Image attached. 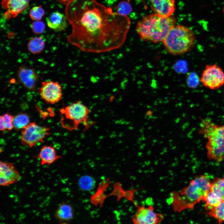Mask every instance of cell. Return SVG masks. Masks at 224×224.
I'll return each instance as SVG.
<instances>
[{
  "instance_id": "6da1fadb",
  "label": "cell",
  "mask_w": 224,
  "mask_h": 224,
  "mask_svg": "<svg viewBox=\"0 0 224 224\" xmlns=\"http://www.w3.org/2000/svg\"><path fill=\"white\" fill-rule=\"evenodd\" d=\"M66 17L72 26L68 40L82 51L101 53L123 44L130 21L96 0H70Z\"/></svg>"
},
{
  "instance_id": "7a4b0ae2",
  "label": "cell",
  "mask_w": 224,
  "mask_h": 224,
  "mask_svg": "<svg viewBox=\"0 0 224 224\" xmlns=\"http://www.w3.org/2000/svg\"><path fill=\"white\" fill-rule=\"evenodd\" d=\"M211 182L206 175L195 177L186 186L179 191L171 192L167 202L175 212L192 209L203 200L210 190Z\"/></svg>"
},
{
  "instance_id": "3957f363",
  "label": "cell",
  "mask_w": 224,
  "mask_h": 224,
  "mask_svg": "<svg viewBox=\"0 0 224 224\" xmlns=\"http://www.w3.org/2000/svg\"><path fill=\"white\" fill-rule=\"evenodd\" d=\"M175 22L172 16L164 17L154 13L145 16L138 21L136 30L144 40L155 43L163 42Z\"/></svg>"
},
{
  "instance_id": "277c9868",
  "label": "cell",
  "mask_w": 224,
  "mask_h": 224,
  "mask_svg": "<svg viewBox=\"0 0 224 224\" xmlns=\"http://www.w3.org/2000/svg\"><path fill=\"white\" fill-rule=\"evenodd\" d=\"M199 132L208 139L207 156L218 162L224 160V125H218L209 119H201Z\"/></svg>"
},
{
  "instance_id": "5b68a950",
  "label": "cell",
  "mask_w": 224,
  "mask_h": 224,
  "mask_svg": "<svg viewBox=\"0 0 224 224\" xmlns=\"http://www.w3.org/2000/svg\"><path fill=\"white\" fill-rule=\"evenodd\" d=\"M195 37L194 33L187 26H174L163 41L165 48L169 54L177 55L185 54L194 47Z\"/></svg>"
},
{
  "instance_id": "8992f818",
  "label": "cell",
  "mask_w": 224,
  "mask_h": 224,
  "mask_svg": "<svg viewBox=\"0 0 224 224\" xmlns=\"http://www.w3.org/2000/svg\"><path fill=\"white\" fill-rule=\"evenodd\" d=\"M62 127L69 131L77 130L81 124L85 128L88 127V108L78 101L62 108L60 110Z\"/></svg>"
},
{
  "instance_id": "52a82bcc",
  "label": "cell",
  "mask_w": 224,
  "mask_h": 224,
  "mask_svg": "<svg viewBox=\"0 0 224 224\" xmlns=\"http://www.w3.org/2000/svg\"><path fill=\"white\" fill-rule=\"evenodd\" d=\"M49 128L38 125L35 122L29 123L22 130L21 141L24 146L32 147L39 142L43 143L51 133Z\"/></svg>"
},
{
  "instance_id": "ba28073f",
  "label": "cell",
  "mask_w": 224,
  "mask_h": 224,
  "mask_svg": "<svg viewBox=\"0 0 224 224\" xmlns=\"http://www.w3.org/2000/svg\"><path fill=\"white\" fill-rule=\"evenodd\" d=\"M200 81L207 88L217 90L224 84V72L217 64H207L202 72Z\"/></svg>"
},
{
  "instance_id": "9c48e42d",
  "label": "cell",
  "mask_w": 224,
  "mask_h": 224,
  "mask_svg": "<svg viewBox=\"0 0 224 224\" xmlns=\"http://www.w3.org/2000/svg\"><path fill=\"white\" fill-rule=\"evenodd\" d=\"M136 211L132 216V222L134 224H158L164 218L163 215L156 212L152 205L146 207L136 204Z\"/></svg>"
},
{
  "instance_id": "30bf717a",
  "label": "cell",
  "mask_w": 224,
  "mask_h": 224,
  "mask_svg": "<svg viewBox=\"0 0 224 224\" xmlns=\"http://www.w3.org/2000/svg\"><path fill=\"white\" fill-rule=\"evenodd\" d=\"M39 91L41 97L47 104L56 103L62 99V87L58 82L50 80L43 81Z\"/></svg>"
},
{
  "instance_id": "8fae6325",
  "label": "cell",
  "mask_w": 224,
  "mask_h": 224,
  "mask_svg": "<svg viewBox=\"0 0 224 224\" xmlns=\"http://www.w3.org/2000/svg\"><path fill=\"white\" fill-rule=\"evenodd\" d=\"M18 80L28 90H35L39 80V75L33 68L26 66H21L17 72Z\"/></svg>"
},
{
  "instance_id": "7c38bea8",
  "label": "cell",
  "mask_w": 224,
  "mask_h": 224,
  "mask_svg": "<svg viewBox=\"0 0 224 224\" xmlns=\"http://www.w3.org/2000/svg\"><path fill=\"white\" fill-rule=\"evenodd\" d=\"M30 0H3L2 7L6 9L4 14L6 19L14 18L22 12L29 6Z\"/></svg>"
},
{
  "instance_id": "4fadbf2b",
  "label": "cell",
  "mask_w": 224,
  "mask_h": 224,
  "mask_svg": "<svg viewBox=\"0 0 224 224\" xmlns=\"http://www.w3.org/2000/svg\"><path fill=\"white\" fill-rule=\"evenodd\" d=\"M151 7L155 12L161 16H172L175 10V0H150Z\"/></svg>"
},
{
  "instance_id": "5bb4252c",
  "label": "cell",
  "mask_w": 224,
  "mask_h": 224,
  "mask_svg": "<svg viewBox=\"0 0 224 224\" xmlns=\"http://www.w3.org/2000/svg\"><path fill=\"white\" fill-rule=\"evenodd\" d=\"M34 157L40 159L42 165L48 166L62 158L61 156L57 155L55 147L51 145L43 146L38 155Z\"/></svg>"
},
{
  "instance_id": "9a60e30c",
  "label": "cell",
  "mask_w": 224,
  "mask_h": 224,
  "mask_svg": "<svg viewBox=\"0 0 224 224\" xmlns=\"http://www.w3.org/2000/svg\"><path fill=\"white\" fill-rule=\"evenodd\" d=\"M67 18L64 15L58 12L51 13L46 19L48 26L55 31L64 30L67 26Z\"/></svg>"
},
{
  "instance_id": "2e32d148",
  "label": "cell",
  "mask_w": 224,
  "mask_h": 224,
  "mask_svg": "<svg viewBox=\"0 0 224 224\" xmlns=\"http://www.w3.org/2000/svg\"><path fill=\"white\" fill-rule=\"evenodd\" d=\"M0 175L11 180L14 183L20 179V175L14 165L9 162L0 161Z\"/></svg>"
},
{
  "instance_id": "e0dca14e",
  "label": "cell",
  "mask_w": 224,
  "mask_h": 224,
  "mask_svg": "<svg viewBox=\"0 0 224 224\" xmlns=\"http://www.w3.org/2000/svg\"><path fill=\"white\" fill-rule=\"evenodd\" d=\"M55 216L60 222H69L73 216L72 207L69 204L63 203L60 204L56 211Z\"/></svg>"
},
{
  "instance_id": "ac0fdd59",
  "label": "cell",
  "mask_w": 224,
  "mask_h": 224,
  "mask_svg": "<svg viewBox=\"0 0 224 224\" xmlns=\"http://www.w3.org/2000/svg\"><path fill=\"white\" fill-rule=\"evenodd\" d=\"M223 200L220 195L210 190L203 201L205 203V208L208 211L217 206Z\"/></svg>"
},
{
  "instance_id": "d6986e66",
  "label": "cell",
  "mask_w": 224,
  "mask_h": 224,
  "mask_svg": "<svg viewBox=\"0 0 224 224\" xmlns=\"http://www.w3.org/2000/svg\"><path fill=\"white\" fill-rule=\"evenodd\" d=\"M30 117L25 113H20L14 116L13 127L17 130H22L30 123Z\"/></svg>"
},
{
  "instance_id": "ffe728a7",
  "label": "cell",
  "mask_w": 224,
  "mask_h": 224,
  "mask_svg": "<svg viewBox=\"0 0 224 224\" xmlns=\"http://www.w3.org/2000/svg\"><path fill=\"white\" fill-rule=\"evenodd\" d=\"M44 41L41 37L32 38L28 44V49L33 54H38L41 52L44 46Z\"/></svg>"
},
{
  "instance_id": "44dd1931",
  "label": "cell",
  "mask_w": 224,
  "mask_h": 224,
  "mask_svg": "<svg viewBox=\"0 0 224 224\" xmlns=\"http://www.w3.org/2000/svg\"><path fill=\"white\" fill-rule=\"evenodd\" d=\"M206 214L216 219L219 223L224 222V200L217 207L208 211Z\"/></svg>"
},
{
  "instance_id": "7402d4cb",
  "label": "cell",
  "mask_w": 224,
  "mask_h": 224,
  "mask_svg": "<svg viewBox=\"0 0 224 224\" xmlns=\"http://www.w3.org/2000/svg\"><path fill=\"white\" fill-rule=\"evenodd\" d=\"M210 190L219 195L224 200V178H216L211 182Z\"/></svg>"
},
{
  "instance_id": "603a6c76",
  "label": "cell",
  "mask_w": 224,
  "mask_h": 224,
  "mask_svg": "<svg viewBox=\"0 0 224 224\" xmlns=\"http://www.w3.org/2000/svg\"><path fill=\"white\" fill-rule=\"evenodd\" d=\"M14 116L9 113H6L0 117V129L2 131L5 130L11 131L13 127Z\"/></svg>"
},
{
  "instance_id": "cb8c5ba5",
  "label": "cell",
  "mask_w": 224,
  "mask_h": 224,
  "mask_svg": "<svg viewBox=\"0 0 224 224\" xmlns=\"http://www.w3.org/2000/svg\"><path fill=\"white\" fill-rule=\"evenodd\" d=\"M78 185L80 188L84 191H89L95 186V181L92 177L85 175L80 177L79 180Z\"/></svg>"
},
{
  "instance_id": "d4e9b609",
  "label": "cell",
  "mask_w": 224,
  "mask_h": 224,
  "mask_svg": "<svg viewBox=\"0 0 224 224\" xmlns=\"http://www.w3.org/2000/svg\"><path fill=\"white\" fill-rule=\"evenodd\" d=\"M116 12L122 15L127 16L132 11V7L129 2L123 1L120 2L116 7Z\"/></svg>"
},
{
  "instance_id": "484cf974",
  "label": "cell",
  "mask_w": 224,
  "mask_h": 224,
  "mask_svg": "<svg viewBox=\"0 0 224 224\" xmlns=\"http://www.w3.org/2000/svg\"><path fill=\"white\" fill-rule=\"evenodd\" d=\"M45 13L43 8L40 6L33 7L30 10L29 15L30 18L33 20L40 21Z\"/></svg>"
},
{
  "instance_id": "4316f807",
  "label": "cell",
  "mask_w": 224,
  "mask_h": 224,
  "mask_svg": "<svg viewBox=\"0 0 224 224\" xmlns=\"http://www.w3.org/2000/svg\"><path fill=\"white\" fill-rule=\"evenodd\" d=\"M30 26L33 31L36 34L41 33L44 31L45 28L44 24L40 21H34Z\"/></svg>"
},
{
  "instance_id": "83f0119b",
  "label": "cell",
  "mask_w": 224,
  "mask_h": 224,
  "mask_svg": "<svg viewBox=\"0 0 224 224\" xmlns=\"http://www.w3.org/2000/svg\"><path fill=\"white\" fill-rule=\"evenodd\" d=\"M14 184L13 182L9 179L2 176L0 175V185L2 186H6Z\"/></svg>"
},
{
  "instance_id": "f1b7e54d",
  "label": "cell",
  "mask_w": 224,
  "mask_h": 224,
  "mask_svg": "<svg viewBox=\"0 0 224 224\" xmlns=\"http://www.w3.org/2000/svg\"><path fill=\"white\" fill-rule=\"evenodd\" d=\"M60 2H67L68 3L70 1V0H58Z\"/></svg>"
},
{
  "instance_id": "f546056e",
  "label": "cell",
  "mask_w": 224,
  "mask_h": 224,
  "mask_svg": "<svg viewBox=\"0 0 224 224\" xmlns=\"http://www.w3.org/2000/svg\"><path fill=\"white\" fill-rule=\"evenodd\" d=\"M222 11H223V13L224 14V5L223 6V8H222Z\"/></svg>"
},
{
  "instance_id": "4dcf8cb0",
  "label": "cell",
  "mask_w": 224,
  "mask_h": 224,
  "mask_svg": "<svg viewBox=\"0 0 224 224\" xmlns=\"http://www.w3.org/2000/svg\"><path fill=\"white\" fill-rule=\"evenodd\" d=\"M128 2H129V0H128Z\"/></svg>"
}]
</instances>
